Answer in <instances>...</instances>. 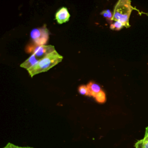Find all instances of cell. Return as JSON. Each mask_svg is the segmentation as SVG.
I'll return each mask as SVG.
<instances>
[{
  "label": "cell",
  "instance_id": "obj_1",
  "mask_svg": "<svg viewBox=\"0 0 148 148\" xmlns=\"http://www.w3.org/2000/svg\"><path fill=\"white\" fill-rule=\"evenodd\" d=\"M62 58L63 57L55 50L40 59L35 65L28 69L27 71L30 76L32 77L36 74L47 71L60 62Z\"/></svg>",
  "mask_w": 148,
  "mask_h": 148
},
{
  "label": "cell",
  "instance_id": "obj_2",
  "mask_svg": "<svg viewBox=\"0 0 148 148\" xmlns=\"http://www.w3.org/2000/svg\"><path fill=\"white\" fill-rule=\"evenodd\" d=\"M133 9L131 0H119L114 6L112 21H120L124 27H129V18Z\"/></svg>",
  "mask_w": 148,
  "mask_h": 148
},
{
  "label": "cell",
  "instance_id": "obj_3",
  "mask_svg": "<svg viewBox=\"0 0 148 148\" xmlns=\"http://www.w3.org/2000/svg\"><path fill=\"white\" fill-rule=\"evenodd\" d=\"M30 35L34 44L35 45H45L49 39V32L46 26H43L41 28L32 29Z\"/></svg>",
  "mask_w": 148,
  "mask_h": 148
},
{
  "label": "cell",
  "instance_id": "obj_4",
  "mask_svg": "<svg viewBox=\"0 0 148 148\" xmlns=\"http://www.w3.org/2000/svg\"><path fill=\"white\" fill-rule=\"evenodd\" d=\"M31 48L32 53L40 60L56 50L54 46L52 45H36L35 46H32Z\"/></svg>",
  "mask_w": 148,
  "mask_h": 148
},
{
  "label": "cell",
  "instance_id": "obj_5",
  "mask_svg": "<svg viewBox=\"0 0 148 148\" xmlns=\"http://www.w3.org/2000/svg\"><path fill=\"white\" fill-rule=\"evenodd\" d=\"M69 17L70 14L65 7H62L60 9L55 15V18L58 24H62L67 22L69 20Z\"/></svg>",
  "mask_w": 148,
  "mask_h": 148
},
{
  "label": "cell",
  "instance_id": "obj_6",
  "mask_svg": "<svg viewBox=\"0 0 148 148\" xmlns=\"http://www.w3.org/2000/svg\"><path fill=\"white\" fill-rule=\"evenodd\" d=\"M39 60L40 59H39L37 57H36L34 54L32 53V55L28 59H27L24 62H23L20 65V67L25 68L27 70L32 66L35 65Z\"/></svg>",
  "mask_w": 148,
  "mask_h": 148
},
{
  "label": "cell",
  "instance_id": "obj_7",
  "mask_svg": "<svg viewBox=\"0 0 148 148\" xmlns=\"http://www.w3.org/2000/svg\"><path fill=\"white\" fill-rule=\"evenodd\" d=\"M87 86L89 91V96L94 97L97 93L102 90L99 85L93 82H90Z\"/></svg>",
  "mask_w": 148,
  "mask_h": 148
},
{
  "label": "cell",
  "instance_id": "obj_8",
  "mask_svg": "<svg viewBox=\"0 0 148 148\" xmlns=\"http://www.w3.org/2000/svg\"><path fill=\"white\" fill-rule=\"evenodd\" d=\"M94 98H95L96 101L99 103H103L105 102L106 99V94H105V92L102 90H101L98 93H97Z\"/></svg>",
  "mask_w": 148,
  "mask_h": 148
},
{
  "label": "cell",
  "instance_id": "obj_9",
  "mask_svg": "<svg viewBox=\"0 0 148 148\" xmlns=\"http://www.w3.org/2000/svg\"><path fill=\"white\" fill-rule=\"evenodd\" d=\"M135 148H148V141L143 139L138 140L135 143Z\"/></svg>",
  "mask_w": 148,
  "mask_h": 148
},
{
  "label": "cell",
  "instance_id": "obj_10",
  "mask_svg": "<svg viewBox=\"0 0 148 148\" xmlns=\"http://www.w3.org/2000/svg\"><path fill=\"white\" fill-rule=\"evenodd\" d=\"M124 26V24L120 21H115L114 23L111 24L110 28L112 29H115V30H120Z\"/></svg>",
  "mask_w": 148,
  "mask_h": 148
},
{
  "label": "cell",
  "instance_id": "obj_11",
  "mask_svg": "<svg viewBox=\"0 0 148 148\" xmlns=\"http://www.w3.org/2000/svg\"><path fill=\"white\" fill-rule=\"evenodd\" d=\"M78 91L82 95L89 96V91H88L87 86H86V85L80 86L78 88Z\"/></svg>",
  "mask_w": 148,
  "mask_h": 148
},
{
  "label": "cell",
  "instance_id": "obj_12",
  "mask_svg": "<svg viewBox=\"0 0 148 148\" xmlns=\"http://www.w3.org/2000/svg\"><path fill=\"white\" fill-rule=\"evenodd\" d=\"M3 148H22V147H19L17 146H16L11 143H8L6 146H5Z\"/></svg>",
  "mask_w": 148,
  "mask_h": 148
},
{
  "label": "cell",
  "instance_id": "obj_13",
  "mask_svg": "<svg viewBox=\"0 0 148 148\" xmlns=\"http://www.w3.org/2000/svg\"><path fill=\"white\" fill-rule=\"evenodd\" d=\"M144 140L148 141V127H147L146 128V130H145V136L143 138Z\"/></svg>",
  "mask_w": 148,
  "mask_h": 148
},
{
  "label": "cell",
  "instance_id": "obj_14",
  "mask_svg": "<svg viewBox=\"0 0 148 148\" xmlns=\"http://www.w3.org/2000/svg\"><path fill=\"white\" fill-rule=\"evenodd\" d=\"M101 14H102L103 16L106 18L108 17V12H107V10H103V11L101 13Z\"/></svg>",
  "mask_w": 148,
  "mask_h": 148
},
{
  "label": "cell",
  "instance_id": "obj_15",
  "mask_svg": "<svg viewBox=\"0 0 148 148\" xmlns=\"http://www.w3.org/2000/svg\"><path fill=\"white\" fill-rule=\"evenodd\" d=\"M22 148H33V147H22Z\"/></svg>",
  "mask_w": 148,
  "mask_h": 148
}]
</instances>
